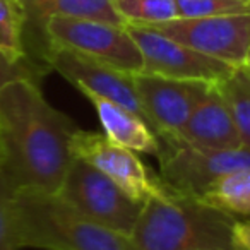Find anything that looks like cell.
Returning a JSON list of instances; mask_svg holds the SVG:
<instances>
[{
	"label": "cell",
	"instance_id": "6da1fadb",
	"mask_svg": "<svg viewBox=\"0 0 250 250\" xmlns=\"http://www.w3.org/2000/svg\"><path fill=\"white\" fill-rule=\"evenodd\" d=\"M79 129L46 101L38 79L18 77L0 89V171L16 190L57 194Z\"/></svg>",
	"mask_w": 250,
	"mask_h": 250
},
{
	"label": "cell",
	"instance_id": "7a4b0ae2",
	"mask_svg": "<svg viewBox=\"0 0 250 250\" xmlns=\"http://www.w3.org/2000/svg\"><path fill=\"white\" fill-rule=\"evenodd\" d=\"M235 216L167 187L143 204L130 240L136 250H240Z\"/></svg>",
	"mask_w": 250,
	"mask_h": 250
},
{
	"label": "cell",
	"instance_id": "3957f363",
	"mask_svg": "<svg viewBox=\"0 0 250 250\" xmlns=\"http://www.w3.org/2000/svg\"><path fill=\"white\" fill-rule=\"evenodd\" d=\"M14 204L21 250H136L129 235L94 223L59 194L16 190Z\"/></svg>",
	"mask_w": 250,
	"mask_h": 250
},
{
	"label": "cell",
	"instance_id": "277c9868",
	"mask_svg": "<svg viewBox=\"0 0 250 250\" xmlns=\"http://www.w3.org/2000/svg\"><path fill=\"white\" fill-rule=\"evenodd\" d=\"M160 175L170 190L201 199L214 182L231 171L250 168V149H201L177 136H160Z\"/></svg>",
	"mask_w": 250,
	"mask_h": 250
},
{
	"label": "cell",
	"instance_id": "5b68a950",
	"mask_svg": "<svg viewBox=\"0 0 250 250\" xmlns=\"http://www.w3.org/2000/svg\"><path fill=\"white\" fill-rule=\"evenodd\" d=\"M38 29L45 46L70 50L129 74H139L144 69L141 50L127 26L91 19L48 18Z\"/></svg>",
	"mask_w": 250,
	"mask_h": 250
},
{
	"label": "cell",
	"instance_id": "8992f818",
	"mask_svg": "<svg viewBox=\"0 0 250 250\" xmlns=\"http://www.w3.org/2000/svg\"><path fill=\"white\" fill-rule=\"evenodd\" d=\"M57 194L94 223L129 236L143 209V202L130 199L113 180L77 156Z\"/></svg>",
	"mask_w": 250,
	"mask_h": 250
},
{
	"label": "cell",
	"instance_id": "52a82bcc",
	"mask_svg": "<svg viewBox=\"0 0 250 250\" xmlns=\"http://www.w3.org/2000/svg\"><path fill=\"white\" fill-rule=\"evenodd\" d=\"M147 28L233 67L243 65L250 45V12L214 18H177Z\"/></svg>",
	"mask_w": 250,
	"mask_h": 250
},
{
	"label": "cell",
	"instance_id": "ba28073f",
	"mask_svg": "<svg viewBox=\"0 0 250 250\" xmlns=\"http://www.w3.org/2000/svg\"><path fill=\"white\" fill-rule=\"evenodd\" d=\"M72 154L98 168L137 202L144 204L167 190L161 178L151 175L134 151L110 141L104 134L77 129L72 137Z\"/></svg>",
	"mask_w": 250,
	"mask_h": 250
},
{
	"label": "cell",
	"instance_id": "9c48e42d",
	"mask_svg": "<svg viewBox=\"0 0 250 250\" xmlns=\"http://www.w3.org/2000/svg\"><path fill=\"white\" fill-rule=\"evenodd\" d=\"M216 83L175 79L156 74H134V86L151 129L160 136H178L192 110Z\"/></svg>",
	"mask_w": 250,
	"mask_h": 250
},
{
	"label": "cell",
	"instance_id": "30bf717a",
	"mask_svg": "<svg viewBox=\"0 0 250 250\" xmlns=\"http://www.w3.org/2000/svg\"><path fill=\"white\" fill-rule=\"evenodd\" d=\"M144 60L143 72L175 79L221 83L236 67L192 50L147 26L125 24Z\"/></svg>",
	"mask_w": 250,
	"mask_h": 250
},
{
	"label": "cell",
	"instance_id": "8fae6325",
	"mask_svg": "<svg viewBox=\"0 0 250 250\" xmlns=\"http://www.w3.org/2000/svg\"><path fill=\"white\" fill-rule=\"evenodd\" d=\"M42 62L46 69L59 72L81 93H94L106 98L136 113L149 125L134 86V74L113 69L89 57L55 46H45L42 50Z\"/></svg>",
	"mask_w": 250,
	"mask_h": 250
},
{
	"label": "cell",
	"instance_id": "7c38bea8",
	"mask_svg": "<svg viewBox=\"0 0 250 250\" xmlns=\"http://www.w3.org/2000/svg\"><path fill=\"white\" fill-rule=\"evenodd\" d=\"M184 143L201 149H238L243 147L238 127L218 83L192 110L178 136Z\"/></svg>",
	"mask_w": 250,
	"mask_h": 250
},
{
	"label": "cell",
	"instance_id": "4fadbf2b",
	"mask_svg": "<svg viewBox=\"0 0 250 250\" xmlns=\"http://www.w3.org/2000/svg\"><path fill=\"white\" fill-rule=\"evenodd\" d=\"M96 110L98 120L104 130V136L113 143L134 151L156 156L160 141L149 125L127 108L113 103L94 93H83Z\"/></svg>",
	"mask_w": 250,
	"mask_h": 250
},
{
	"label": "cell",
	"instance_id": "5bb4252c",
	"mask_svg": "<svg viewBox=\"0 0 250 250\" xmlns=\"http://www.w3.org/2000/svg\"><path fill=\"white\" fill-rule=\"evenodd\" d=\"M28 12L29 24L38 28L48 18L91 19L125 26L124 19L117 14L113 0H19Z\"/></svg>",
	"mask_w": 250,
	"mask_h": 250
},
{
	"label": "cell",
	"instance_id": "9a60e30c",
	"mask_svg": "<svg viewBox=\"0 0 250 250\" xmlns=\"http://www.w3.org/2000/svg\"><path fill=\"white\" fill-rule=\"evenodd\" d=\"M28 12L19 0H0V53L14 63L40 67L28 52Z\"/></svg>",
	"mask_w": 250,
	"mask_h": 250
},
{
	"label": "cell",
	"instance_id": "2e32d148",
	"mask_svg": "<svg viewBox=\"0 0 250 250\" xmlns=\"http://www.w3.org/2000/svg\"><path fill=\"white\" fill-rule=\"evenodd\" d=\"M201 201L226 214L250 216V168L221 177Z\"/></svg>",
	"mask_w": 250,
	"mask_h": 250
},
{
	"label": "cell",
	"instance_id": "e0dca14e",
	"mask_svg": "<svg viewBox=\"0 0 250 250\" xmlns=\"http://www.w3.org/2000/svg\"><path fill=\"white\" fill-rule=\"evenodd\" d=\"M218 86L231 108L243 147L250 149V70L236 67Z\"/></svg>",
	"mask_w": 250,
	"mask_h": 250
},
{
	"label": "cell",
	"instance_id": "ac0fdd59",
	"mask_svg": "<svg viewBox=\"0 0 250 250\" xmlns=\"http://www.w3.org/2000/svg\"><path fill=\"white\" fill-rule=\"evenodd\" d=\"M113 7L125 24L154 26L178 18L177 0H113Z\"/></svg>",
	"mask_w": 250,
	"mask_h": 250
},
{
	"label": "cell",
	"instance_id": "d6986e66",
	"mask_svg": "<svg viewBox=\"0 0 250 250\" xmlns=\"http://www.w3.org/2000/svg\"><path fill=\"white\" fill-rule=\"evenodd\" d=\"M178 18H214V16L249 14L245 0H177Z\"/></svg>",
	"mask_w": 250,
	"mask_h": 250
},
{
	"label": "cell",
	"instance_id": "ffe728a7",
	"mask_svg": "<svg viewBox=\"0 0 250 250\" xmlns=\"http://www.w3.org/2000/svg\"><path fill=\"white\" fill-rule=\"evenodd\" d=\"M14 201L16 188L0 171V250H21Z\"/></svg>",
	"mask_w": 250,
	"mask_h": 250
},
{
	"label": "cell",
	"instance_id": "44dd1931",
	"mask_svg": "<svg viewBox=\"0 0 250 250\" xmlns=\"http://www.w3.org/2000/svg\"><path fill=\"white\" fill-rule=\"evenodd\" d=\"M43 74V69L35 65H21V63H14L0 53V89L11 81L18 79V77H35L40 79Z\"/></svg>",
	"mask_w": 250,
	"mask_h": 250
},
{
	"label": "cell",
	"instance_id": "7402d4cb",
	"mask_svg": "<svg viewBox=\"0 0 250 250\" xmlns=\"http://www.w3.org/2000/svg\"><path fill=\"white\" fill-rule=\"evenodd\" d=\"M233 238L240 250H250V223L235 221L233 226Z\"/></svg>",
	"mask_w": 250,
	"mask_h": 250
},
{
	"label": "cell",
	"instance_id": "603a6c76",
	"mask_svg": "<svg viewBox=\"0 0 250 250\" xmlns=\"http://www.w3.org/2000/svg\"><path fill=\"white\" fill-rule=\"evenodd\" d=\"M243 67H247V69L250 70V45H249V48H247V55H245V62H243Z\"/></svg>",
	"mask_w": 250,
	"mask_h": 250
},
{
	"label": "cell",
	"instance_id": "cb8c5ba5",
	"mask_svg": "<svg viewBox=\"0 0 250 250\" xmlns=\"http://www.w3.org/2000/svg\"><path fill=\"white\" fill-rule=\"evenodd\" d=\"M0 165H2V153H0Z\"/></svg>",
	"mask_w": 250,
	"mask_h": 250
},
{
	"label": "cell",
	"instance_id": "d4e9b609",
	"mask_svg": "<svg viewBox=\"0 0 250 250\" xmlns=\"http://www.w3.org/2000/svg\"><path fill=\"white\" fill-rule=\"evenodd\" d=\"M245 2H250V0H245Z\"/></svg>",
	"mask_w": 250,
	"mask_h": 250
}]
</instances>
